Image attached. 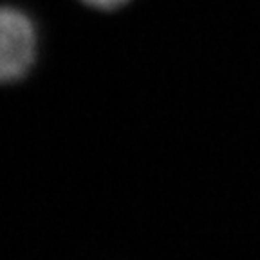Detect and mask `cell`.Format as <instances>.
Returning a JSON list of instances; mask_svg holds the SVG:
<instances>
[{"label": "cell", "mask_w": 260, "mask_h": 260, "mask_svg": "<svg viewBox=\"0 0 260 260\" xmlns=\"http://www.w3.org/2000/svg\"><path fill=\"white\" fill-rule=\"evenodd\" d=\"M37 27L25 13L0 8V83L24 78L37 58Z\"/></svg>", "instance_id": "cell-1"}, {"label": "cell", "mask_w": 260, "mask_h": 260, "mask_svg": "<svg viewBox=\"0 0 260 260\" xmlns=\"http://www.w3.org/2000/svg\"><path fill=\"white\" fill-rule=\"evenodd\" d=\"M87 6H92V8H96V9H116V8H119V6H123V4H126L128 0H83Z\"/></svg>", "instance_id": "cell-2"}]
</instances>
